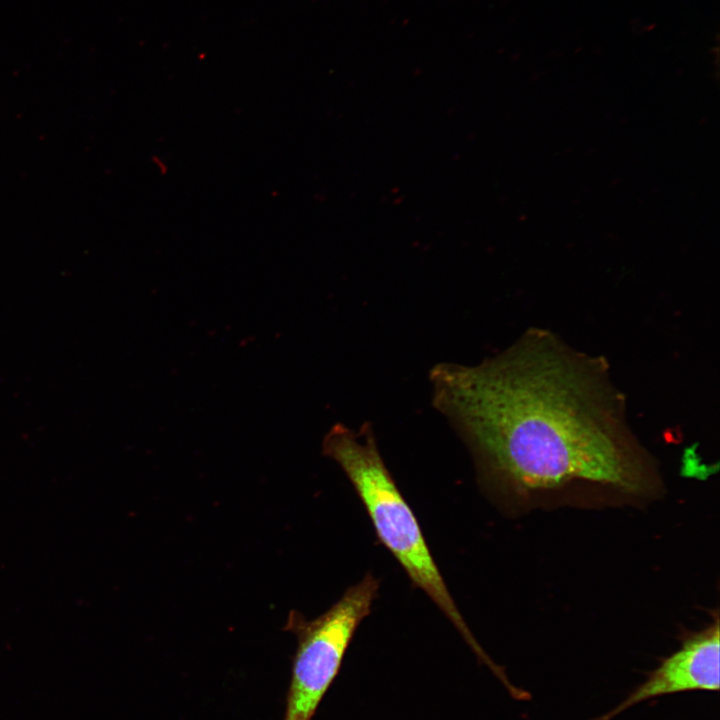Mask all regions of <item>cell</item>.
<instances>
[{"label": "cell", "mask_w": 720, "mask_h": 720, "mask_svg": "<svg viewBox=\"0 0 720 720\" xmlns=\"http://www.w3.org/2000/svg\"><path fill=\"white\" fill-rule=\"evenodd\" d=\"M429 379L433 406L503 505L580 485L634 497L658 487L608 361L552 330L529 328L478 364L438 363Z\"/></svg>", "instance_id": "6da1fadb"}, {"label": "cell", "mask_w": 720, "mask_h": 720, "mask_svg": "<svg viewBox=\"0 0 720 720\" xmlns=\"http://www.w3.org/2000/svg\"><path fill=\"white\" fill-rule=\"evenodd\" d=\"M322 452L343 470L373 525L379 542L411 582L449 619L477 658L492 672L498 665L480 646L465 622L431 554L410 505L400 492L377 447L371 424L358 430L335 424L324 436Z\"/></svg>", "instance_id": "7a4b0ae2"}, {"label": "cell", "mask_w": 720, "mask_h": 720, "mask_svg": "<svg viewBox=\"0 0 720 720\" xmlns=\"http://www.w3.org/2000/svg\"><path fill=\"white\" fill-rule=\"evenodd\" d=\"M379 586V579L368 573L315 619L289 613L284 629L296 636L297 647L283 720H312L358 626L370 614Z\"/></svg>", "instance_id": "3957f363"}, {"label": "cell", "mask_w": 720, "mask_h": 720, "mask_svg": "<svg viewBox=\"0 0 720 720\" xmlns=\"http://www.w3.org/2000/svg\"><path fill=\"white\" fill-rule=\"evenodd\" d=\"M719 620L704 630L692 634L682 641L681 646L654 670L647 673L627 697L610 711L589 720H612L627 709L644 701L676 693L690 691H718Z\"/></svg>", "instance_id": "277c9868"}]
</instances>
